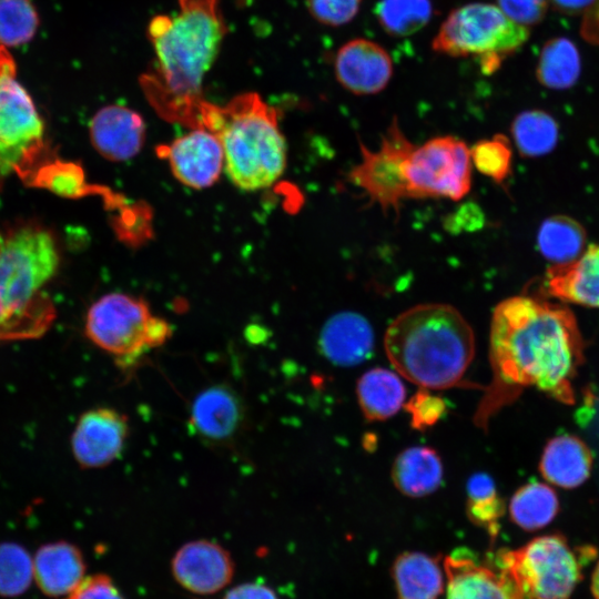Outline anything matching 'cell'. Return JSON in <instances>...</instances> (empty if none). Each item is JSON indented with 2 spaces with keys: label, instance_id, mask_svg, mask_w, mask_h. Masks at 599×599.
<instances>
[{
  "label": "cell",
  "instance_id": "cell-42",
  "mask_svg": "<svg viewBox=\"0 0 599 599\" xmlns=\"http://www.w3.org/2000/svg\"><path fill=\"white\" fill-rule=\"evenodd\" d=\"M560 12L566 14L585 13L593 0H549Z\"/></svg>",
  "mask_w": 599,
  "mask_h": 599
},
{
  "label": "cell",
  "instance_id": "cell-2",
  "mask_svg": "<svg viewBox=\"0 0 599 599\" xmlns=\"http://www.w3.org/2000/svg\"><path fill=\"white\" fill-rule=\"evenodd\" d=\"M179 6L175 16H156L150 22L154 59L140 83L160 114L199 122L203 80L227 29L219 0H179Z\"/></svg>",
  "mask_w": 599,
  "mask_h": 599
},
{
  "label": "cell",
  "instance_id": "cell-15",
  "mask_svg": "<svg viewBox=\"0 0 599 599\" xmlns=\"http://www.w3.org/2000/svg\"><path fill=\"white\" fill-rule=\"evenodd\" d=\"M245 423L244 402L227 384L206 387L192 402L189 426L204 444L229 446L242 433Z\"/></svg>",
  "mask_w": 599,
  "mask_h": 599
},
{
  "label": "cell",
  "instance_id": "cell-30",
  "mask_svg": "<svg viewBox=\"0 0 599 599\" xmlns=\"http://www.w3.org/2000/svg\"><path fill=\"white\" fill-rule=\"evenodd\" d=\"M24 182L71 199L104 190L89 186L79 164L53 159L51 154L30 173Z\"/></svg>",
  "mask_w": 599,
  "mask_h": 599
},
{
  "label": "cell",
  "instance_id": "cell-31",
  "mask_svg": "<svg viewBox=\"0 0 599 599\" xmlns=\"http://www.w3.org/2000/svg\"><path fill=\"white\" fill-rule=\"evenodd\" d=\"M430 0H379L376 18L392 37L410 35L424 28L432 17Z\"/></svg>",
  "mask_w": 599,
  "mask_h": 599
},
{
  "label": "cell",
  "instance_id": "cell-22",
  "mask_svg": "<svg viewBox=\"0 0 599 599\" xmlns=\"http://www.w3.org/2000/svg\"><path fill=\"white\" fill-rule=\"evenodd\" d=\"M592 457L587 445L571 435L552 438L544 449L540 473L561 488H576L590 475Z\"/></svg>",
  "mask_w": 599,
  "mask_h": 599
},
{
  "label": "cell",
  "instance_id": "cell-18",
  "mask_svg": "<svg viewBox=\"0 0 599 599\" xmlns=\"http://www.w3.org/2000/svg\"><path fill=\"white\" fill-rule=\"evenodd\" d=\"M177 582L195 593L216 592L233 576L234 566L229 552L209 540L191 541L182 546L172 561Z\"/></svg>",
  "mask_w": 599,
  "mask_h": 599
},
{
  "label": "cell",
  "instance_id": "cell-41",
  "mask_svg": "<svg viewBox=\"0 0 599 599\" xmlns=\"http://www.w3.org/2000/svg\"><path fill=\"white\" fill-rule=\"evenodd\" d=\"M225 599H277L268 587L257 583H246L231 589Z\"/></svg>",
  "mask_w": 599,
  "mask_h": 599
},
{
  "label": "cell",
  "instance_id": "cell-26",
  "mask_svg": "<svg viewBox=\"0 0 599 599\" xmlns=\"http://www.w3.org/2000/svg\"><path fill=\"white\" fill-rule=\"evenodd\" d=\"M580 71L579 50L571 40L556 37L544 44L536 67L541 85L554 90L569 89L579 79Z\"/></svg>",
  "mask_w": 599,
  "mask_h": 599
},
{
  "label": "cell",
  "instance_id": "cell-43",
  "mask_svg": "<svg viewBox=\"0 0 599 599\" xmlns=\"http://www.w3.org/2000/svg\"><path fill=\"white\" fill-rule=\"evenodd\" d=\"M591 592L595 599H599V561L597 562L591 576Z\"/></svg>",
  "mask_w": 599,
  "mask_h": 599
},
{
  "label": "cell",
  "instance_id": "cell-9",
  "mask_svg": "<svg viewBox=\"0 0 599 599\" xmlns=\"http://www.w3.org/2000/svg\"><path fill=\"white\" fill-rule=\"evenodd\" d=\"M495 561L509 573L524 599H568L581 577L575 552L558 535L499 550Z\"/></svg>",
  "mask_w": 599,
  "mask_h": 599
},
{
  "label": "cell",
  "instance_id": "cell-25",
  "mask_svg": "<svg viewBox=\"0 0 599 599\" xmlns=\"http://www.w3.org/2000/svg\"><path fill=\"white\" fill-rule=\"evenodd\" d=\"M356 395L367 419L384 420L402 408L406 390L398 374L386 368H373L358 379Z\"/></svg>",
  "mask_w": 599,
  "mask_h": 599
},
{
  "label": "cell",
  "instance_id": "cell-38",
  "mask_svg": "<svg viewBox=\"0 0 599 599\" xmlns=\"http://www.w3.org/2000/svg\"><path fill=\"white\" fill-rule=\"evenodd\" d=\"M497 3L509 19L529 28L545 18L549 0H497Z\"/></svg>",
  "mask_w": 599,
  "mask_h": 599
},
{
  "label": "cell",
  "instance_id": "cell-35",
  "mask_svg": "<svg viewBox=\"0 0 599 599\" xmlns=\"http://www.w3.org/2000/svg\"><path fill=\"white\" fill-rule=\"evenodd\" d=\"M470 159L480 173L501 184L511 171L512 150L505 135L496 134L478 141L470 149Z\"/></svg>",
  "mask_w": 599,
  "mask_h": 599
},
{
  "label": "cell",
  "instance_id": "cell-37",
  "mask_svg": "<svg viewBox=\"0 0 599 599\" xmlns=\"http://www.w3.org/2000/svg\"><path fill=\"white\" fill-rule=\"evenodd\" d=\"M412 416V425L417 429H423L434 425L445 412V403L436 396L429 394L428 389L422 388L405 405Z\"/></svg>",
  "mask_w": 599,
  "mask_h": 599
},
{
  "label": "cell",
  "instance_id": "cell-29",
  "mask_svg": "<svg viewBox=\"0 0 599 599\" xmlns=\"http://www.w3.org/2000/svg\"><path fill=\"white\" fill-rule=\"evenodd\" d=\"M511 133L519 153L527 158H536L555 148L559 130L555 119L547 112L527 110L514 119Z\"/></svg>",
  "mask_w": 599,
  "mask_h": 599
},
{
  "label": "cell",
  "instance_id": "cell-6",
  "mask_svg": "<svg viewBox=\"0 0 599 599\" xmlns=\"http://www.w3.org/2000/svg\"><path fill=\"white\" fill-rule=\"evenodd\" d=\"M84 334L113 357L118 367L126 370L146 352L162 346L172 335V326L153 315L142 297L113 292L91 304Z\"/></svg>",
  "mask_w": 599,
  "mask_h": 599
},
{
  "label": "cell",
  "instance_id": "cell-23",
  "mask_svg": "<svg viewBox=\"0 0 599 599\" xmlns=\"http://www.w3.org/2000/svg\"><path fill=\"white\" fill-rule=\"evenodd\" d=\"M392 479L405 496L430 495L443 481L441 460L437 453L428 447H409L396 457L392 467Z\"/></svg>",
  "mask_w": 599,
  "mask_h": 599
},
{
  "label": "cell",
  "instance_id": "cell-1",
  "mask_svg": "<svg viewBox=\"0 0 599 599\" xmlns=\"http://www.w3.org/2000/svg\"><path fill=\"white\" fill-rule=\"evenodd\" d=\"M582 355L581 334L567 307L525 295L501 301L490 323L493 382L475 416L477 425L485 427L524 387L572 403L571 383Z\"/></svg>",
  "mask_w": 599,
  "mask_h": 599
},
{
  "label": "cell",
  "instance_id": "cell-4",
  "mask_svg": "<svg viewBox=\"0 0 599 599\" xmlns=\"http://www.w3.org/2000/svg\"><path fill=\"white\" fill-rule=\"evenodd\" d=\"M60 252L51 231L34 222L0 230V343L42 337L55 319L43 291Z\"/></svg>",
  "mask_w": 599,
  "mask_h": 599
},
{
  "label": "cell",
  "instance_id": "cell-34",
  "mask_svg": "<svg viewBox=\"0 0 599 599\" xmlns=\"http://www.w3.org/2000/svg\"><path fill=\"white\" fill-rule=\"evenodd\" d=\"M32 580L33 560L26 548L13 541L0 542V596H20Z\"/></svg>",
  "mask_w": 599,
  "mask_h": 599
},
{
  "label": "cell",
  "instance_id": "cell-8",
  "mask_svg": "<svg viewBox=\"0 0 599 599\" xmlns=\"http://www.w3.org/2000/svg\"><path fill=\"white\" fill-rule=\"evenodd\" d=\"M44 122L17 79V63L0 47V184L17 173L24 180L48 155Z\"/></svg>",
  "mask_w": 599,
  "mask_h": 599
},
{
  "label": "cell",
  "instance_id": "cell-33",
  "mask_svg": "<svg viewBox=\"0 0 599 599\" xmlns=\"http://www.w3.org/2000/svg\"><path fill=\"white\" fill-rule=\"evenodd\" d=\"M467 511L470 520L496 535L504 506L497 496L494 480L484 473L473 475L467 483Z\"/></svg>",
  "mask_w": 599,
  "mask_h": 599
},
{
  "label": "cell",
  "instance_id": "cell-20",
  "mask_svg": "<svg viewBox=\"0 0 599 599\" xmlns=\"http://www.w3.org/2000/svg\"><path fill=\"white\" fill-rule=\"evenodd\" d=\"M545 285L555 298L599 308V244L588 246L569 262L549 267Z\"/></svg>",
  "mask_w": 599,
  "mask_h": 599
},
{
  "label": "cell",
  "instance_id": "cell-13",
  "mask_svg": "<svg viewBox=\"0 0 599 599\" xmlns=\"http://www.w3.org/2000/svg\"><path fill=\"white\" fill-rule=\"evenodd\" d=\"M174 177L183 185L202 190L212 186L224 170V153L219 135L196 128L160 146Z\"/></svg>",
  "mask_w": 599,
  "mask_h": 599
},
{
  "label": "cell",
  "instance_id": "cell-28",
  "mask_svg": "<svg viewBox=\"0 0 599 599\" xmlns=\"http://www.w3.org/2000/svg\"><path fill=\"white\" fill-rule=\"evenodd\" d=\"M559 501L551 487L530 483L519 488L509 502L511 520L520 528L532 531L547 526L557 515Z\"/></svg>",
  "mask_w": 599,
  "mask_h": 599
},
{
  "label": "cell",
  "instance_id": "cell-16",
  "mask_svg": "<svg viewBox=\"0 0 599 599\" xmlns=\"http://www.w3.org/2000/svg\"><path fill=\"white\" fill-rule=\"evenodd\" d=\"M334 71L337 81L347 91L369 95L387 87L393 75V62L378 43L353 39L338 49Z\"/></svg>",
  "mask_w": 599,
  "mask_h": 599
},
{
  "label": "cell",
  "instance_id": "cell-3",
  "mask_svg": "<svg viewBox=\"0 0 599 599\" xmlns=\"http://www.w3.org/2000/svg\"><path fill=\"white\" fill-rule=\"evenodd\" d=\"M384 348L405 379L424 389H446L461 386L475 356V335L454 306L418 304L389 324Z\"/></svg>",
  "mask_w": 599,
  "mask_h": 599
},
{
  "label": "cell",
  "instance_id": "cell-11",
  "mask_svg": "<svg viewBox=\"0 0 599 599\" xmlns=\"http://www.w3.org/2000/svg\"><path fill=\"white\" fill-rule=\"evenodd\" d=\"M415 146L394 116L378 149L372 151L359 142L361 161L349 171L348 180L363 191L369 204L398 216L402 202L409 199L406 164Z\"/></svg>",
  "mask_w": 599,
  "mask_h": 599
},
{
  "label": "cell",
  "instance_id": "cell-36",
  "mask_svg": "<svg viewBox=\"0 0 599 599\" xmlns=\"http://www.w3.org/2000/svg\"><path fill=\"white\" fill-rule=\"evenodd\" d=\"M362 0H306L311 16L322 24L341 27L352 21Z\"/></svg>",
  "mask_w": 599,
  "mask_h": 599
},
{
  "label": "cell",
  "instance_id": "cell-24",
  "mask_svg": "<svg viewBox=\"0 0 599 599\" xmlns=\"http://www.w3.org/2000/svg\"><path fill=\"white\" fill-rule=\"evenodd\" d=\"M392 572L399 599H437L444 590L437 560L423 552L399 555Z\"/></svg>",
  "mask_w": 599,
  "mask_h": 599
},
{
  "label": "cell",
  "instance_id": "cell-39",
  "mask_svg": "<svg viewBox=\"0 0 599 599\" xmlns=\"http://www.w3.org/2000/svg\"><path fill=\"white\" fill-rule=\"evenodd\" d=\"M64 599H123L108 576L95 575L84 578Z\"/></svg>",
  "mask_w": 599,
  "mask_h": 599
},
{
  "label": "cell",
  "instance_id": "cell-40",
  "mask_svg": "<svg viewBox=\"0 0 599 599\" xmlns=\"http://www.w3.org/2000/svg\"><path fill=\"white\" fill-rule=\"evenodd\" d=\"M580 32L586 41L599 45V0H593L583 13Z\"/></svg>",
  "mask_w": 599,
  "mask_h": 599
},
{
  "label": "cell",
  "instance_id": "cell-21",
  "mask_svg": "<svg viewBox=\"0 0 599 599\" xmlns=\"http://www.w3.org/2000/svg\"><path fill=\"white\" fill-rule=\"evenodd\" d=\"M33 560V580L50 597H65L85 578L80 549L64 540L41 546Z\"/></svg>",
  "mask_w": 599,
  "mask_h": 599
},
{
  "label": "cell",
  "instance_id": "cell-7",
  "mask_svg": "<svg viewBox=\"0 0 599 599\" xmlns=\"http://www.w3.org/2000/svg\"><path fill=\"white\" fill-rule=\"evenodd\" d=\"M529 29L509 19L497 6L474 2L453 10L441 23L432 48L449 57H474L490 74L519 50Z\"/></svg>",
  "mask_w": 599,
  "mask_h": 599
},
{
  "label": "cell",
  "instance_id": "cell-5",
  "mask_svg": "<svg viewBox=\"0 0 599 599\" xmlns=\"http://www.w3.org/2000/svg\"><path fill=\"white\" fill-rule=\"evenodd\" d=\"M222 142L224 171L243 191L274 184L286 167L287 148L273 108L256 93H244L225 106L204 102L199 118Z\"/></svg>",
  "mask_w": 599,
  "mask_h": 599
},
{
  "label": "cell",
  "instance_id": "cell-32",
  "mask_svg": "<svg viewBox=\"0 0 599 599\" xmlns=\"http://www.w3.org/2000/svg\"><path fill=\"white\" fill-rule=\"evenodd\" d=\"M39 14L30 0H0V47L29 42L39 27Z\"/></svg>",
  "mask_w": 599,
  "mask_h": 599
},
{
  "label": "cell",
  "instance_id": "cell-10",
  "mask_svg": "<svg viewBox=\"0 0 599 599\" xmlns=\"http://www.w3.org/2000/svg\"><path fill=\"white\" fill-rule=\"evenodd\" d=\"M471 165L470 149L455 136L416 145L406 164L409 199L461 200L471 187Z\"/></svg>",
  "mask_w": 599,
  "mask_h": 599
},
{
  "label": "cell",
  "instance_id": "cell-12",
  "mask_svg": "<svg viewBox=\"0 0 599 599\" xmlns=\"http://www.w3.org/2000/svg\"><path fill=\"white\" fill-rule=\"evenodd\" d=\"M129 432L124 414L106 406L90 408L79 416L71 434L73 459L82 469L109 466L121 456Z\"/></svg>",
  "mask_w": 599,
  "mask_h": 599
},
{
  "label": "cell",
  "instance_id": "cell-19",
  "mask_svg": "<svg viewBox=\"0 0 599 599\" xmlns=\"http://www.w3.org/2000/svg\"><path fill=\"white\" fill-rule=\"evenodd\" d=\"M318 346L332 364L342 367L356 366L367 361L374 352V329L359 313L338 312L324 323Z\"/></svg>",
  "mask_w": 599,
  "mask_h": 599
},
{
  "label": "cell",
  "instance_id": "cell-27",
  "mask_svg": "<svg viewBox=\"0 0 599 599\" xmlns=\"http://www.w3.org/2000/svg\"><path fill=\"white\" fill-rule=\"evenodd\" d=\"M537 244L545 258L561 264L583 252L586 233L575 220L565 215H554L541 223Z\"/></svg>",
  "mask_w": 599,
  "mask_h": 599
},
{
  "label": "cell",
  "instance_id": "cell-14",
  "mask_svg": "<svg viewBox=\"0 0 599 599\" xmlns=\"http://www.w3.org/2000/svg\"><path fill=\"white\" fill-rule=\"evenodd\" d=\"M446 599H524L509 576L496 561L479 559L467 549L454 550L444 560Z\"/></svg>",
  "mask_w": 599,
  "mask_h": 599
},
{
  "label": "cell",
  "instance_id": "cell-17",
  "mask_svg": "<svg viewBox=\"0 0 599 599\" xmlns=\"http://www.w3.org/2000/svg\"><path fill=\"white\" fill-rule=\"evenodd\" d=\"M94 150L105 160L124 162L134 158L145 140V123L136 111L119 104L98 110L89 123Z\"/></svg>",
  "mask_w": 599,
  "mask_h": 599
}]
</instances>
